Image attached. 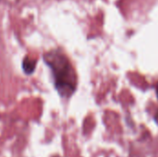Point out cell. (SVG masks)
Returning a JSON list of instances; mask_svg holds the SVG:
<instances>
[{"label":"cell","mask_w":158,"mask_h":157,"mask_svg":"<svg viewBox=\"0 0 158 157\" xmlns=\"http://www.w3.org/2000/svg\"><path fill=\"white\" fill-rule=\"evenodd\" d=\"M50 68L54 86L61 98L69 99L76 92L78 79L76 71L67 55L61 49H51L43 55Z\"/></svg>","instance_id":"cell-1"},{"label":"cell","mask_w":158,"mask_h":157,"mask_svg":"<svg viewBox=\"0 0 158 157\" xmlns=\"http://www.w3.org/2000/svg\"><path fill=\"white\" fill-rule=\"evenodd\" d=\"M36 65H37V59H34L29 56H26L22 60V64H21L22 70L25 74L31 75L35 71Z\"/></svg>","instance_id":"cell-2"},{"label":"cell","mask_w":158,"mask_h":157,"mask_svg":"<svg viewBox=\"0 0 158 157\" xmlns=\"http://www.w3.org/2000/svg\"><path fill=\"white\" fill-rule=\"evenodd\" d=\"M156 95H157V98H158V83H157V85H156Z\"/></svg>","instance_id":"cell-3"}]
</instances>
